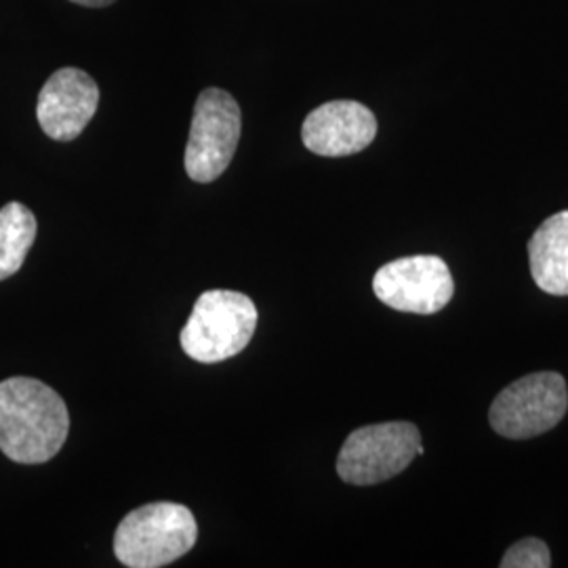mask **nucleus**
Instances as JSON below:
<instances>
[{
  "label": "nucleus",
  "mask_w": 568,
  "mask_h": 568,
  "mask_svg": "<svg viewBox=\"0 0 568 568\" xmlns=\"http://www.w3.org/2000/svg\"><path fill=\"white\" fill-rule=\"evenodd\" d=\"M70 432L65 403L53 387L30 377L0 382V450L16 464H47Z\"/></svg>",
  "instance_id": "1"
},
{
  "label": "nucleus",
  "mask_w": 568,
  "mask_h": 568,
  "mask_svg": "<svg viewBox=\"0 0 568 568\" xmlns=\"http://www.w3.org/2000/svg\"><path fill=\"white\" fill-rule=\"evenodd\" d=\"M196 518L171 501L148 504L122 518L114 532V554L129 568H161L194 548Z\"/></svg>",
  "instance_id": "2"
},
{
  "label": "nucleus",
  "mask_w": 568,
  "mask_h": 568,
  "mask_svg": "<svg viewBox=\"0 0 568 568\" xmlns=\"http://www.w3.org/2000/svg\"><path fill=\"white\" fill-rule=\"evenodd\" d=\"M257 321V307L244 293L204 291L182 328L183 352L204 365L227 361L253 339Z\"/></svg>",
  "instance_id": "3"
},
{
  "label": "nucleus",
  "mask_w": 568,
  "mask_h": 568,
  "mask_svg": "<svg viewBox=\"0 0 568 568\" xmlns=\"http://www.w3.org/2000/svg\"><path fill=\"white\" fill-rule=\"evenodd\" d=\"M422 434L408 422H387L354 429L337 457L339 478L354 487L386 483L410 466Z\"/></svg>",
  "instance_id": "4"
},
{
  "label": "nucleus",
  "mask_w": 568,
  "mask_h": 568,
  "mask_svg": "<svg viewBox=\"0 0 568 568\" xmlns=\"http://www.w3.org/2000/svg\"><path fill=\"white\" fill-rule=\"evenodd\" d=\"M568 408L560 373H532L499 392L488 410L490 427L509 440H528L558 426Z\"/></svg>",
  "instance_id": "5"
},
{
  "label": "nucleus",
  "mask_w": 568,
  "mask_h": 568,
  "mask_svg": "<svg viewBox=\"0 0 568 568\" xmlns=\"http://www.w3.org/2000/svg\"><path fill=\"white\" fill-rule=\"evenodd\" d=\"M239 102L224 89H204L194 105L185 145V173L192 182H215L232 163L241 142Z\"/></svg>",
  "instance_id": "6"
},
{
  "label": "nucleus",
  "mask_w": 568,
  "mask_h": 568,
  "mask_svg": "<svg viewBox=\"0 0 568 568\" xmlns=\"http://www.w3.org/2000/svg\"><path fill=\"white\" fill-rule=\"evenodd\" d=\"M373 291L392 310L427 316L450 304L455 281L443 257L413 255L382 265L373 278Z\"/></svg>",
  "instance_id": "7"
},
{
  "label": "nucleus",
  "mask_w": 568,
  "mask_h": 568,
  "mask_svg": "<svg viewBox=\"0 0 568 568\" xmlns=\"http://www.w3.org/2000/svg\"><path fill=\"white\" fill-rule=\"evenodd\" d=\"M98 103V82L79 68H61L39 93V124L51 140L72 142L95 116Z\"/></svg>",
  "instance_id": "8"
},
{
  "label": "nucleus",
  "mask_w": 568,
  "mask_h": 568,
  "mask_svg": "<svg viewBox=\"0 0 568 568\" xmlns=\"http://www.w3.org/2000/svg\"><path fill=\"white\" fill-rule=\"evenodd\" d=\"M377 135L375 114L358 102H326L307 114L302 126L304 145L328 159L363 152Z\"/></svg>",
  "instance_id": "9"
},
{
  "label": "nucleus",
  "mask_w": 568,
  "mask_h": 568,
  "mask_svg": "<svg viewBox=\"0 0 568 568\" xmlns=\"http://www.w3.org/2000/svg\"><path fill=\"white\" fill-rule=\"evenodd\" d=\"M530 276L549 295H568V211L548 217L528 241Z\"/></svg>",
  "instance_id": "10"
},
{
  "label": "nucleus",
  "mask_w": 568,
  "mask_h": 568,
  "mask_svg": "<svg viewBox=\"0 0 568 568\" xmlns=\"http://www.w3.org/2000/svg\"><path fill=\"white\" fill-rule=\"evenodd\" d=\"M37 217L21 203H7L0 209V281L20 270L37 239Z\"/></svg>",
  "instance_id": "11"
},
{
  "label": "nucleus",
  "mask_w": 568,
  "mask_h": 568,
  "mask_svg": "<svg viewBox=\"0 0 568 568\" xmlns=\"http://www.w3.org/2000/svg\"><path fill=\"white\" fill-rule=\"evenodd\" d=\"M551 567V554L548 544L527 537L514 544L501 558V568H549Z\"/></svg>",
  "instance_id": "12"
},
{
  "label": "nucleus",
  "mask_w": 568,
  "mask_h": 568,
  "mask_svg": "<svg viewBox=\"0 0 568 568\" xmlns=\"http://www.w3.org/2000/svg\"><path fill=\"white\" fill-rule=\"evenodd\" d=\"M74 4H81V7H93V9H100V7H110L114 4L116 0H70Z\"/></svg>",
  "instance_id": "13"
}]
</instances>
